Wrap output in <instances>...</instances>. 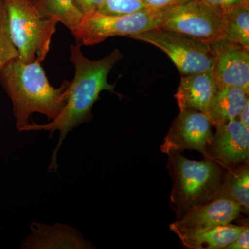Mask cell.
I'll use <instances>...</instances> for the list:
<instances>
[{
    "mask_svg": "<svg viewBox=\"0 0 249 249\" xmlns=\"http://www.w3.org/2000/svg\"><path fill=\"white\" fill-rule=\"evenodd\" d=\"M241 213L240 206L233 201L217 197L188 210L169 227L178 236L189 235L231 223Z\"/></svg>",
    "mask_w": 249,
    "mask_h": 249,
    "instance_id": "cell-10",
    "label": "cell"
},
{
    "mask_svg": "<svg viewBox=\"0 0 249 249\" xmlns=\"http://www.w3.org/2000/svg\"><path fill=\"white\" fill-rule=\"evenodd\" d=\"M245 226L234 225L231 223L217 226L209 230L196 233L178 236L181 244L190 249H221L235 240Z\"/></svg>",
    "mask_w": 249,
    "mask_h": 249,
    "instance_id": "cell-16",
    "label": "cell"
},
{
    "mask_svg": "<svg viewBox=\"0 0 249 249\" xmlns=\"http://www.w3.org/2000/svg\"><path fill=\"white\" fill-rule=\"evenodd\" d=\"M149 9L142 0H106L98 12L111 16L135 14Z\"/></svg>",
    "mask_w": 249,
    "mask_h": 249,
    "instance_id": "cell-20",
    "label": "cell"
},
{
    "mask_svg": "<svg viewBox=\"0 0 249 249\" xmlns=\"http://www.w3.org/2000/svg\"><path fill=\"white\" fill-rule=\"evenodd\" d=\"M249 99V93L235 87L218 88L206 116L214 127L237 119Z\"/></svg>",
    "mask_w": 249,
    "mask_h": 249,
    "instance_id": "cell-14",
    "label": "cell"
},
{
    "mask_svg": "<svg viewBox=\"0 0 249 249\" xmlns=\"http://www.w3.org/2000/svg\"><path fill=\"white\" fill-rule=\"evenodd\" d=\"M205 3L216 6L222 10L228 11L241 6H249V0H200Z\"/></svg>",
    "mask_w": 249,
    "mask_h": 249,
    "instance_id": "cell-21",
    "label": "cell"
},
{
    "mask_svg": "<svg viewBox=\"0 0 249 249\" xmlns=\"http://www.w3.org/2000/svg\"><path fill=\"white\" fill-rule=\"evenodd\" d=\"M209 45L214 55L212 73L218 88L235 87L249 93V49L226 39Z\"/></svg>",
    "mask_w": 249,
    "mask_h": 249,
    "instance_id": "cell-9",
    "label": "cell"
},
{
    "mask_svg": "<svg viewBox=\"0 0 249 249\" xmlns=\"http://www.w3.org/2000/svg\"><path fill=\"white\" fill-rule=\"evenodd\" d=\"M213 135L212 124L206 114L183 109L174 119L160 149L168 156L181 154L185 150H196L205 160H211L208 147Z\"/></svg>",
    "mask_w": 249,
    "mask_h": 249,
    "instance_id": "cell-8",
    "label": "cell"
},
{
    "mask_svg": "<svg viewBox=\"0 0 249 249\" xmlns=\"http://www.w3.org/2000/svg\"><path fill=\"white\" fill-rule=\"evenodd\" d=\"M142 2L150 9H161L181 0H142Z\"/></svg>",
    "mask_w": 249,
    "mask_h": 249,
    "instance_id": "cell-24",
    "label": "cell"
},
{
    "mask_svg": "<svg viewBox=\"0 0 249 249\" xmlns=\"http://www.w3.org/2000/svg\"><path fill=\"white\" fill-rule=\"evenodd\" d=\"M0 84L13 103L16 128L20 132L31 114L40 113L55 119L66 104L70 81L59 88L49 83L40 60L25 63L16 59L0 69Z\"/></svg>",
    "mask_w": 249,
    "mask_h": 249,
    "instance_id": "cell-2",
    "label": "cell"
},
{
    "mask_svg": "<svg viewBox=\"0 0 249 249\" xmlns=\"http://www.w3.org/2000/svg\"><path fill=\"white\" fill-rule=\"evenodd\" d=\"M226 40L249 49V6L224 11Z\"/></svg>",
    "mask_w": 249,
    "mask_h": 249,
    "instance_id": "cell-18",
    "label": "cell"
},
{
    "mask_svg": "<svg viewBox=\"0 0 249 249\" xmlns=\"http://www.w3.org/2000/svg\"><path fill=\"white\" fill-rule=\"evenodd\" d=\"M239 121L242 123L247 128L249 129V99L244 106L243 109L239 114Z\"/></svg>",
    "mask_w": 249,
    "mask_h": 249,
    "instance_id": "cell-25",
    "label": "cell"
},
{
    "mask_svg": "<svg viewBox=\"0 0 249 249\" xmlns=\"http://www.w3.org/2000/svg\"><path fill=\"white\" fill-rule=\"evenodd\" d=\"M10 35L18 52V60L25 63L43 62L50 50L58 22L44 18L31 0H3Z\"/></svg>",
    "mask_w": 249,
    "mask_h": 249,
    "instance_id": "cell-4",
    "label": "cell"
},
{
    "mask_svg": "<svg viewBox=\"0 0 249 249\" xmlns=\"http://www.w3.org/2000/svg\"><path fill=\"white\" fill-rule=\"evenodd\" d=\"M106 0H75L77 7L82 14H89L99 11Z\"/></svg>",
    "mask_w": 249,
    "mask_h": 249,
    "instance_id": "cell-22",
    "label": "cell"
},
{
    "mask_svg": "<svg viewBox=\"0 0 249 249\" xmlns=\"http://www.w3.org/2000/svg\"><path fill=\"white\" fill-rule=\"evenodd\" d=\"M161 24L160 9H146L135 14L111 16L92 12L85 14L72 35L83 45L91 46L108 37L131 36L159 29Z\"/></svg>",
    "mask_w": 249,
    "mask_h": 249,
    "instance_id": "cell-6",
    "label": "cell"
},
{
    "mask_svg": "<svg viewBox=\"0 0 249 249\" xmlns=\"http://www.w3.org/2000/svg\"><path fill=\"white\" fill-rule=\"evenodd\" d=\"M215 128L208 147L211 160L225 169L249 162V129L237 119Z\"/></svg>",
    "mask_w": 249,
    "mask_h": 249,
    "instance_id": "cell-11",
    "label": "cell"
},
{
    "mask_svg": "<svg viewBox=\"0 0 249 249\" xmlns=\"http://www.w3.org/2000/svg\"><path fill=\"white\" fill-rule=\"evenodd\" d=\"M217 197L226 198L233 201L239 205L242 213L249 214V162L226 169Z\"/></svg>",
    "mask_w": 249,
    "mask_h": 249,
    "instance_id": "cell-15",
    "label": "cell"
},
{
    "mask_svg": "<svg viewBox=\"0 0 249 249\" xmlns=\"http://www.w3.org/2000/svg\"><path fill=\"white\" fill-rule=\"evenodd\" d=\"M158 47L168 55L181 76L211 71L214 55L209 44L179 33L155 29L131 36Z\"/></svg>",
    "mask_w": 249,
    "mask_h": 249,
    "instance_id": "cell-7",
    "label": "cell"
},
{
    "mask_svg": "<svg viewBox=\"0 0 249 249\" xmlns=\"http://www.w3.org/2000/svg\"><path fill=\"white\" fill-rule=\"evenodd\" d=\"M16 59L18 52L10 35L4 1L0 0V69Z\"/></svg>",
    "mask_w": 249,
    "mask_h": 249,
    "instance_id": "cell-19",
    "label": "cell"
},
{
    "mask_svg": "<svg viewBox=\"0 0 249 249\" xmlns=\"http://www.w3.org/2000/svg\"><path fill=\"white\" fill-rule=\"evenodd\" d=\"M217 88L212 70L181 76L175 95L179 110L192 109L206 115Z\"/></svg>",
    "mask_w": 249,
    "mask_h": 249,
    "instance_id": "cell-12",
    "label": "cell"
},
{
    "mask_svg": "<svg viewBox=\"0 0 249 249\" xmlns=\"http://www.w3.org/2000/svg\"><path fill=\"white\" fill-rule=\"evenodd\" d=\"M249 229L248 225H245V229L237 236L235 241L228 245L225 249H249Z\"/></svg>",
    "mask_w": 249,
    "mask_h": 249,
    "instance_id": "cell-23",
    "label": "cell"
},
{
    "mask_svg": "<svg viewBox=\"0 0 249 249\" xmlns=\"http://www.w3.org/2000/svg\"><path fill=\"white\" fill-rule=\"evenodd\" d=\"M168 157V168L173 179L170 203L176 219L192 208L217 198L225 168L213 160L196 161L181 154Z\"/></svg>",
    "mask_w": 249,
    "mask_h": 249,
    "instance_id": "cell-3",
    "label": "cell"
},
{
    "mask_svg": "<svg viewBox=\"0 0 249 249\" xmlns=\"http://www.w3.org/2000/svg\"><path fill=\"white\" fill-rule=\"evenodd\" d=\"M32 234L23 242L22 249H94L76 229L57 224L54 227L34 222Z\"/></svg>",
    "mask_w": 249,
    "mask_h": 249,
    "instance_id": "cell-13",
    "label": "cell"
},
{
    "mask_svg": "<svg viewBox=\"0 0 249 249\" xmlns=\"http://www.w3.org/2000/svg\"><path fill=\"white\" fill-rule=\"evenodd\" d=\"M44 18L61 22L70 31L79 25L83 14L77 7L75 0H31Z\"/></svg>",
    "mask_w": 249,
    "mask_h": 249,
    "instance_id": "cell-17",
    "label": "cell"
},
{
    "mask_svg": "<svg viewBox=\"0 0 249 249\" xmlns=\"http://www.w3.org/2000/svg\"><path fill=\"white\" fill-rule=\"evenodd\" d=\"M70 54V60L75 67V76L70 81L66 104L63 109L48 124L33 122L20 131H47L50 137H53L56 131L60 132L58 143L53 150L52 161L48 167L49 172H56L58 170L57 155L67 134L79 124L92 120L91 109L99 98L100 93L107 90L119 95L114 91L115 85L107 82V76L112 67L124 58L119 49H114L109 55L98 60H91L85 57L78 45H71Z\"/></svg>",
    "mask_w": 249,
    "mask_h": 249,
    "instance_id": "cell-1",
    "label": "cell"
},
{
    "mask_svg": "<svg viewBox=\"0 0 249 249\" xmlns=\"http://www.w3.org/2000/svg\"><path fill=\"white\" fill-rule=\"evenodd\" d=\"M159 29L174 31L211 44L226 37L225 18L219 8L200 0H181L160 9Z\"/></svg>",
    "mask_w": 249,
    "mask_h": 249,
    "instance_id": "cell-5",
    "label": "cell"
}]
</instances>
